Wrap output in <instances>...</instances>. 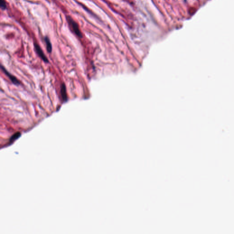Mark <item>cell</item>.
<instances>
[{"label":"cell","instance_id":"obj_1","mask_svg":"<svg viewBox=\"0 0 234 234\" xmlns=\"http://www.w3.org/2000/svg\"><path fill=\"white\" fill-rule=\"evenodd\" d=\"M66 20L71 29L72 30L73 32L79 38H82V34L77 23L70 16H66Z\"/></svg>","mask_w":234,"mask_h":234},{"label":"cell","instance_id":"obj_2","mask_svg":"<svg viewBox=\"0 0 234 234\" xmlns=\"http://www.w3.org/2000/svg\"><path fill=\"white\" fill-rule=\"evenodd\" d=\"M34 48H35V51H36V53H37L38 55H39V57L41 58V59L45 63H49V60L48 58L46 57V55H45L43 51L42 50L41 47H40V45L37 43L34 44Z\"/></svg>","mask_w":234,"mask_h":234},{"label":"cell","instance_id":"obj_3","mask_svg":"<svg viewBox=\"0 0 234 234\" xmlns=\"http://www.w3.org/2000/svg\"><path fill=\"white\" fill-rule=\"evenodd\" d=\"M1 68L2 70H3V72L5 73V74L7 76H8L10 80L12 82L13 84L15 85L19 86L21 84L20 82L19 81L17 78H16L15 76H13L8 71L6 70V69L2 66L1 65Z\"/></svg>","mask_w":234,"mask_h":234},{"label":"cell","instance_id":"obj_4","mask_svg":"<svg viewBox=\"0 0 234 234\" xmlns=\"http://www.w3.org/2000/svg\"><path fill=\"white\" fill-rule=\"evenodd\" d=\"M61 93L63 101L64 102H67L68 100V96L66 92V86L64 83L62 84L61 86Z\"/></svg>","mask_w":234,"mask_h":234},{"label":"cell","instance_id":"obj_5","mask_svg":"<svg viewBox=\"0 0 234 234\" xmlns=\"http://www.w3.org/2000/svg\"><path fill=\"white\" fill-rule=\"evenodd\" d=\"M44 41L46 44V49H47V51L49 53H51L52 51V46L50 40L49 38L48 37H45L44 38Z\"/></svg>","mask_w":234,"mask_h":234},{"label":"cell","instance_id":"obj_6","mask_svg":"<svg viewBox=\"0 0 234 234\" xmlns=\"http://www.w3.org/2000/svg\"><path fill=\"white\" fill-rule=\"evenodd\" d=\"M0 7L3 10L7 9V4L5 0H0Z\"/></svg>","mask_w":234,"mask_h":234}]
</instances>
